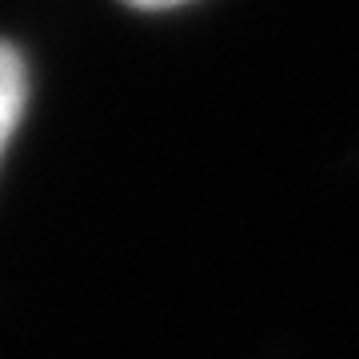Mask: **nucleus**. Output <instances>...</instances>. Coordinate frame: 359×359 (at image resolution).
I'll list each match as a JSON object with an SVG mask.
<instances>
[{
    "instance_id": "f257e3e1",
    "label": "nucleus",
    "mask_w": 359,
    "mask_h": 359,
    "mask_svg": "<svg viewBox=\"0 0 359 359\" xmlns=\"http://www.w3.org/2000/svg\"><path fill=\"white\" fill-rule=\"evenodd\" d=\"M25 100H28L25 60L8 40H0V156H4L20 116H25Z\"/></svg>"
},
{
    "instance_id": "f03ea898",
    "label": "nucleus",
    "mask_w": 359,
    "mask_h": 359,
    "mask_svg": "<svg viewBox=\"0 0 359 359\" xmlns=\"http://www.w3.org/2000/svg\"><path fill=\"white\" fill-rule=\"evenodd\" d=\"M132 8H176V4H184V0H128Z\"/></svg>"
}]
</instances>
